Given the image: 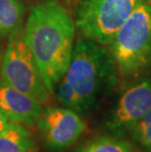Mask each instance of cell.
<instances>
[{"instance_id": "1", "label": "cell", "mask_w": 151, "mask_h": 152, "mask_svg": "<svg viewBox=\"0 0 151 152\" xmlns=\"http://www.w3.org/2000/svg\"><path fill=\"white\" fill-rule=\"evenodd\" d=\"M76 31L73 13L61 0H36L28 8L25 40L52 95L68 69Z\"/></svg>"}, {"instance_id": "2", "label": "cell", "mask_w": 151, "mask_h": 152, "mask_svg": "<svg viewBox=\"0 0 151 152\" xmlns=\"http://www.w3.org/2000/svg\"><path fill=\"white\" fill-rule=\"evenodd\" d=\"M75 90L88 116L99 98L120 86V79L107 46L82 37L75 41L64 76Z\"/></svg>"}, {"instance_id": "3", "label": "cell", "mask_w": 151, "mask_h": 152, "mask_svg": "<svg viewBox=\"0 0 151 152\" xmlns=\"http://www.w3.org/2000/svg\"><path fill=\"white\" fill-rule=\"evenodd\" d=\"M108 49L121 83H133L151 68V0L133 11L115 34Z\"/></svg>"}, {"instance_id": "4", "label": "cell", "mask_w": 151, "mask_h": 152, "mask_svg": "<svg viewBox=\"0 0 151 152\" xmlns=\"http://www.w3.org/2000/svg\"><path fill=\"white\" fill-rule=\"evenodd\" d=\"M142 0H77L73 8L80 37L108 46Z\"/></svg>"}, {"instance_id": "5", "label": "cell", "mask_w": 151, "mask_h": 152, "mask_svg": "<svg viewBox=\"0 0 151 152\" xmlns=\"http://www.w3.org/2000/svg\"><path fill=\"white\" fill-rule=\"evenodd\" d=\"M7 38L0 65V80L42 105L48 104L52 94L44 85L33 55L26 43L24 27Z\"/></svg>"}, {"instance_id": "6", "label": "cell", "mask_w": 151, "mask_h": 152, "mask_svg": "<svg viewBox=\"0 0 151 152\" xmlns=\"http://www.w3.org/2000/svg\"><path fill=\"white\" fill-rule=\"evenodd\" d=\"M151 109V76L125 86L104 117L103 128L108 134L124 137L131 128Z\"/></svg>"}, {"instance_id": "7", "label": "cell", "mask_w": 151, "mask_h": 152, "mask_svg": "<svg viewBox=\"0 0 151 152\" xmlns=\"http://www.w3.org/2000/svg\"><path fill=\"white\" fill-rule=\"evenodd\" d=\"M35 126L43 144L52 152L68 149L86 130L82 116L70 109L56 106L43 107Z\"/></svg>"}, {"instance_id": "8", "label": "cell", "mask_w": 151, "mask_h": 152, "mask_svg": "<svg viewBox=\"0 0 151 152\" xmlns=\"http://www.w3.org/2000/svg\"><path fill=\"white\" fill-rule=\"evenodd\" d=\"M0 107L12 123L33 127L43 110V105L33 97L13 88L0 80Z\"/></svg>"}, {"instance_id": "9", "label": "cell", "mask_w": 151, "mask_h": 152, "mask_svg": "<svg viewBox=\"0 0 151 152\" xmlns=\"http://www.w3.org/2000/svg\"><path fill=\"white\" fill-rule=\"evenodd\" d=\"M37 143L24 125L10 122L0 134V152H37Z\"/></svg>"}, {"instance_id": "10", "label": "cell", "mask_w": 151, "mask_h": 152, "mask_svg": "<svg viewBox=\"0 0 151 152\" xmlns=\"http://www.w3.org/2000/svg\"><path fill=\"white\" fill-rule=\"evenodd\" d=\"M27 15L25 0H0V38L8 37L24 27Z\"/></svg>"}, {"instance_id": "11", "label": "cell", "mask_w": 151, "mask_h": 152, "mask_svg": "<svg viewBox=\"0 0 151 152\" xmlns=\"http://www.w3.org/2000/svg\"><path fill=\"white\" fill-rule=\"evenodd\" d=\"M75 152H137L136 146L124 137L106 134L96 135L80 144Z\"/></svg>"}, {"instance_id": "12", "label": "cell", "mask_w": 151, "mask_h": 152, "mask_svg": "<svg viewBox=\"0 0 151 152\" xmlns=\"http://www.w3.org/2000/svg\"><path fill=\"white\" fill-rule=\"evenodd\" d=\"M131 143L145 152H151V109L128 132Z\"/></svg>"}, {"instance_id": "13", "label": "cell", "mask_w": 151, "mask_h": 152, "mask_svg": "<svg viewBox=\"0 0 151 152\" xmlns=\"http://www.w3.org/2000/svg\"><path fill=\"white\" fill-rule=\"evenodd\" d=\"M56 97L58 100L59 104L64 108L70 109L72 111L76 112L82 117H85V112L83 110L82 102L80 100L79 96L77 95L75 90L71 86L69 82L65 77H62V80L58 83L56 86Z\"/></svg>"}, {"instance_id": "14", "label": "cell", "mask_w": 151, "mask_h": 152, "mask_svg": "<svg viewBox=\"0 0 151 152\" xmlns=\"http://www.w3.org/2000/svg\"><path fill=\"white\" fill-rule=\"evenodd\" d=\"M9 123H10V121H9L8 117L6 116L5 112L3 111V109L0 107V134L7 128Z\"/></svg>"}, {"instance_id": "15", "label": "cell", "mask_w": 151, "mask_h": 152, "mask_svg": "<svg viewBox=\"0 0 151 152\" xmlns=\"http://www.w3.org/2000/svg\"><path fill=\"white\" fill-rule=\"evenodd\" d=\"M3 51H4V48H3V43H2V39H1V38H0V65H1V61H2Z\"/></svg>"}]
</instances>
